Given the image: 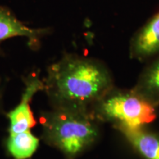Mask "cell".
Segmentation results:
<instances>
[{"label":"cell","instance_id":"obj_1","mask_svg":"<svg viewBox=\"0 0 159 159\" xmlns=\"http://www.w3.org/2000/svg\"><path fill=\"white\" fill-rule=\"evenodd\" d=\"M43 84L52 108L85 113L115 86L102 61L74 53H65L49 66Z\"/></svg>","mask_w":159,"mask_h":159},{"label":"cell","instance_id":"obj_2","mask_svg":"<svg viewBox=\"0 0 159 159\" xmlns=\"http://www.w3.org/2000/svg\"><path fill=\"white\" fill-rule=\"evenodd\" d=\"M99 123L89 113L52 108L42 115V137L66 159H75L96 144Z\"/></svg>","mask_w":159,"mask_h":159},{"label":"cell","instance_id":"obj_3","mask_svg":"<svg viewBox=\"0 0 159 159\" xmlns=\"http://www.w3.org/2000/svg\"><path fill=\"white\" fill-rule=\"evenodd\" d=\"M156 110L133 89L115 85L91 107L89 113L99 124L108 123L119 131L147 127L156 119Z\"/></svg>","mask_w":159,"mask_h":159},{"label":"cell","instance_id":"obj_4","mask_svg":"<svg viewBox=\"0 0 159 159\" xmlns=\"http://www.w3.org/2000/svg\"><path fill=\"white\" fill-rule=\"evenodd\" d=\"M158 54L159 11L135 32L129 41V56L131 59L146 63Z\"/></svg>","mask_w":159,"mask_h":159},{"label":"cell","instance_id":"obj_5","mask_svg":"<svg viewBox=\"0 0 159 159\" xmlns=\"http://www.w3.org/2000/svg\"><path fill=\"white\" fill-rule=\"evenodd\" d=\"M43 81L35 75L25 79V89L19 104L7 114L10 121V134H17L30 130L35 125V120L30 108L33 97L39 91L43 90Z\"/></svg>","mask_w":159,"mask_h":159},{"label":"cell","instance_id":"obj_6","mask_svg":"<svg viewBox=\"0 0 159 159\" xmlns=\"http://www.w3.org/2000/svg\"><path fill=\"white\" fill-rule=\"evenodd\" d=\"M49 28H32L17 19L11 11L0 6V44L13 37H25L35 44L47 35Z\"/></svg>","mask_w":159,"mask_h":159},{"label":"cell","instance_id":"obj_7","mask_svg":"<svg viewBox=\"0 0 159 159\" xmlns=\"http://www.w3.org/2000/svg\"><path fill=\"white\" fill-rule=\"evenodd\" d=\"M135 152L143 159H159V133L147 127L119 130Z\"/></svg>","mask_w":159,"mask_h":159},{"label":"cell","instance_id":"obj_8","mask_svg":"<svg viewBox=\"0 0 159 159\" xmlns=\"http://www.w3.org/2000/svg\"><path fill=\"white\" fill-rule=\"evenodd\" d=\"M132 89L156 108L159 106V54L147 61Z\"/></svg>","mask_w":159,"mask_h":159},{"label":"cell","instance_id":"obj_9","mask_svg":"<svg viewBox=\"0 0 159 159\" xmlns=\"http://www.w3.org/2000/svg\"><path fill=\"white\" fill-rule=\"evenodd\" d=\"M39 144V139L30 130L10 134L7 148L15 159H27L33 156Z\"/></svg>","mask_w":159,"mask_h":159},{"label":"cell","instance_id":"obj_10","mask_svg":"<svg viewBox=\"0 0 159 159\" xmlns=\"http://www.w3.org/2000/svg\"><path fill=\"white\" fill-rule=\"evenodd\" d=\"M0 108H1V105H0Z\"/></svg>","mask_w":159,"mask_h":159}]
</instances>
